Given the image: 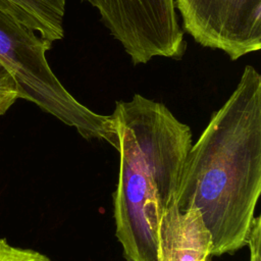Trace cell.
Listing matches in <instances>:
<instances>
[{"mask_svg":"<svg viewBox=\"0 0 261 261\" xmlns=\"http://www.w3.org/2000/svg\"><path fill=\"white\" fill-rule=\"evenodd\" d=\"M19 99L16 83L11 73L0 62V116Z\"/></svg>","mask_w":261,"mask_h":261,"instance_id":"8","label":"cell"},{"mask_svg":"<svg viewBox=\"0 0 261 261\" xmlns=\"http://www.w3.org/2000/svg\"><path fill=\"white\" fill-rule=\"evenodd\" d=\"M110 117L119 153L115 236L125 261H157L159 223L176 201L192 132L163 103L141 94L117 101Z\"/></svg>","mask_w":261,"mask_h":261,"instance_id":"2","label":"cell"},{"mask_svg":"<svg viewBox=\"0 0 261 261\" xmlns=\"http://www.w3.org/2000/svg\"><path fill=\"white\" fill-rule=\"evenodd\" d=\"M247 245L249 247V261H261V217H254Z\"/></svg>","mask_w":261,"mask_h":261,"instance_id":"9","label":"cell"},{"mask_svg":"<svg viewBox=\"0 0 261 261\" xmlns=\"http://www.w3.org/2000/svg\"><path fill=\"white\" fill-rule=\"evenodd\" d=\"M0 261H52L46 255L25 248L12 246L4 238L0 239Z\"/></svg>","mask_w":261,"mask_h":261,"instance_id":"7","label":"cell"},{"mask_svg":"<svg viewBox=\"0 0 261 261\" xmlns=\"http://www.w3.org/2000/svg\"><path fill=\"white\" fill-rule=\"evenodd\" d=\"M187 32L199 45L230 60L261 49V0H174Z\"/></svg>","mask_w":261,"mask_h":261,"instance_id":"5","label":"cell"},{"mask_svg":"<svg viewBox=\"0 0 261 261\" xmlns=\"http://www.w3.org/2000/svg\"><path fill=\"white\" fill-rule=\"evenodd\" d=\"M261 194V74L246 65L188 154L176 204L199 210L211 256L247 245Z\"/></svg>","mask_w":261,"mask_h":261,"instance_id":"1","label":"cell"},{"mask_svg":"<svg viewBox=\"0 0 261 261\" xmlns=\"http://www.w3.org/2000/svg\"><path fill=\"white\" fill-rule=\"evenodd\" d=\"M52 43L0 8V62L13 76L18 97L36 104L86 140L106 141L117 149L110 115L94 112L77 101L52 71L46 53Z\"/></svg>","mask_w":261,"mask_h":261,"instance_id":"3","label":"cell"},{"mask_svg":"<svg viewBox=\"0 0 261 261\" xmlns=\"http://www.w3.org/2000/svg\"><path fill=\"white\" fill-rule=\"evenodd\" d=\"M211 237L198 209L179 210L174 201L163 212L158 228L157 261H205Z\"/></svg>","mask_w":261,"mask_h":261,"instance_id":"6","label":"cell"},{"mask_svg":"<svg viewBox=\"0 0 261 261\" xmlns=\"http://www.w3.org/2000/svg\"><path fill=\"white\" fill-rule=\"evenodd\" d=\"M205 261H211V259H210V258H207Z\"/></svg>","mask_w":261,"mask_h":261,"instance_id":"10","label":"cell"},{"mask_svg":"<svg viewBox=\"0 0 261 261\" xmlns=\"http://www.w3.org/2000/svg\"><path fill=\"white\" fill-rule=\"evenodd\" d=\"M97 9L134 64L155 57L179 59L187 45L174 0H84Z\"/></svg>","mask_w":261,"mask_h":261,"instance_id":"4","label":"cell"}]
</instances>
